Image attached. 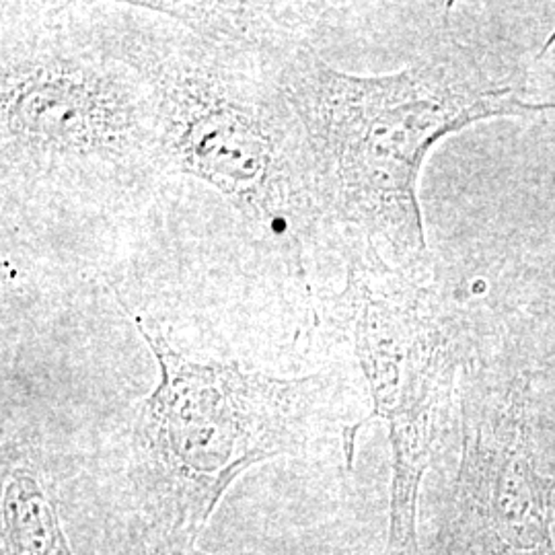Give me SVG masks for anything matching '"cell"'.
<instances>
[{"mask_svg": "<svg viewBox=\"0 0 555 555\" xmlns=\"http://www.w3.org/2000/svg\"><path fill=\"white\" fill-rule=\"evenodd\" d=\"M258 54L297 112L325 224L424 280L430 254L417 181L430 151L481 119L555 112V101L531 100L516 75H496L461 43L377 77L337 70L313 41Z\"/></svg>", "mask_w": 555, "mask_h": 555, "instance_id": "cell-1", "label": "cell"}, {"mask_svg": "<svg viewBox=\"0 0 555 555\" xmlns=\"http://www.w3.org/2000/svg\"><path fill=\"white\" fill-rule=\"evenodd\" d=\"M93 29L146 82L165 173L215 188L305 276L325 224L302 126L268 60L153 2L93 4Z\"/></svg>", "mask_w": 555, "mask_h": 555, "instance_id": "cell-2", "label": "cell"}, {"mask_svg": "<svg viewBox=\"0 0 555 555\" xmlns=\"http://www.w3.org/2000/svg\"><path fill=\"white\" fill-rule=\"evenodd\" d=\"M118 302L159 366V383L140 401L128 433L126 477L140 525L137 545L196 547L238 477L305 449L321 414L325 380L192 360L160 327Z\"/></svg>", "mask_w": 555, "mask_h": 555, "instance_id": "cell-3", "label": "cell"}, {"mask_svg": "<svg viewBox=\"0 0 555 555\" xmlns=\"http://www.w3.org/2000/svg\"><path fill=\"white\" fill-rule=\"evenodd\" d=\"M2 185L109 192L165 173L149 87L93 29L2 21Z\"/></svg>", "mask_w": 555, "mask_h": 555, "instance_id": "cell-4", "label": "cell"}, {"mask_svg": "<svg viewBox=\"0 0 555 555\" xmlns=\"http://www.w3.org/2000/svg\"><path fill=\"white\" fill-rule=\"evenodd\" d=\"M346 288L337 298L373 396L371 416L344 430L348 467L358 428L385 420L393 449L389 554L417 555V498L455 385L459 327L424 278L375 249L346 243Z\"/></svg>", "mask_w": 555, "mask_h": 555, "instance_id": "cell-5", "label": "cell"}, {"mask_svg": "<svg viewBox=\"0 0 555 555\" xmlns=\"http://www.w3.org/2000/svg\"><path fill=\"white\" fill-rule=\"evenodd\" d=\"M552 481L537 474L527 401L513 389L494 414H481L467 430L456 502L459 529L474 541L516 552L555 555L550 537Z\"/></svg>", "mask_w": 555, "mask_h": 555, "instance_id": "cell-6", "label": "cell"}, {"mask_svg": "<svg viewBox=\"0 0 555 555\" xmlns=\"http://www.w3.org/2000/svg\"><path fill=\"white\" fill-rule=\"evenodd\" d=\"M194 31L251 52L311 41L323 20L319 2H153Z\"/></svg>", "mask_w": 555, "mask_h": 555, "instance_id": "cell-7", "label": "cell"}, {"mask_svg": "<svg viewBox=\"0 0 555 555\" xmlns=\"http://www.w3.org/2000/svg\"><path fill=\"white\" fill-rule=\"evenodd\" d=\"M0 513V555H75L56 492L34 461L4 469Z\"/></svg>", "mask_w": 555, "mask_h": 555, "instance_id": "cell-8", "label": "cell"}, {"mask_svg": "<svg viewBox=\"0 0 555 555\" xmlns=\"http://www.w3.org/2000/svg\"><path fill=\"white\" fill-rule=\"evenodd\" d=\"M132 555H210L199 552L196 547H188V550H171V547H142L137 545V554ZM346 555V554H336Z\"/></svg>", "mask_w": 555, "mask_h": 555, "instance_id": "cell-9", "label": "cell"}, {"mask_svg": "<svg viewBox=\"0 0 555 555\" xmlns=\"http://www.w3.org/2000/svg\"><path fill=\"white\" fill-rule=\"evenodd\" d=\"M554 323H555V321H554Z\"/></svg>", "mask_w": 555, "mask_h": 555, "instance_id": "cell-10", "label": "cell"}]
</instances>
